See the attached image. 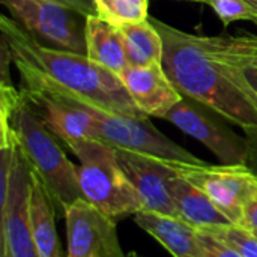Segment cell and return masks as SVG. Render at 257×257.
Wrapping results in <instances>:
<instances>
[{"mask_svg": "<svg viewBox=\"0 0 257 257\" xmlns=\"http://www.w3.org/2000/svg\"><path fill=\"white\" fill-rule=\"evenodd\" d=\"M86 56L114 74L123 71L128 60L119 27L98 15L86 17Z\"/></svg>", "mask_w": 257, "mask_h": 257, "instance_id": "15", "label": "cell"}, {"mask_svg": "<svg viewBox=\"0 0 257 257\" xmlns=\"http://www.w3.org/2000/svg\"><path fill=\"white\" fill-rule=\"evenodd\" d=\"M117 75L136 107L146 116L163 119L184 98L167 77L163 65H128Z\"/></svg>", "mask_w": 257, "mask_h": 257, "instance_id": "11", "label": "cell"}, {"mask_svg": "<svg viewBox=\"0 0 257 257\" xmlns=\"http://www.w3.org/2000/svg\"><path fill=\"white\" fill-rule=\"evenodd\" d=\"M215 114L211 108L184 96L163 119L205 145L221 164L247 166L253 155L251 142L233 133Z\"/></svg>", "mask_w": 257, "mask_h": 257, "instance_id": "8", "label": "cell"}, {"mask_svg": "<svg viewBox=\"0 0 257 257\" xmlns=\"http://www.w3.org/2000/svg\"><path fill=\"white\" fill-rule=\"evenodd\" d=\"M134 220L173 257H205L197 229L181 218L140 211L134 215Z\"/></svg>", "mask_w": 257, "mask_h": 257, "instance_id": "12", "label": "cell"}, {"mask_svg": "<svg viewBox=\"0 0 257 257\" xmlns=\"http://www.w3.org/2000/svg\"><path fill=\"white\" fill-rule=\"evenodd\" d=\"M66 257H128L122 251L116 220L84 199L63 211Z\"/></svg>", "mask_w": 257, "mask_h": 257, "instance_id": "9", "label": "cell"}, {"mask_svg": "<svg viewBox=\"0 0 257 257\" xmlns=\"http://www.w3.org/2000/svg\"><path fill=\"white\" fill-rule=\"evenodd\" d=\"M197 235L205 257H242L239 251H236L233 247L227 245L226 242L220 241L208 230L197 229Z\"/></svg>", "mask_w": 257, "mask_h": 257, "instance_id": "22", "label": "cell"}, {"mask_svg": "<svg viewBox=\"0 0 257 257\" xmlns=\"http://www.w3.org/2000/svg\"><path fill=\"white\" fill-rule=\"evenodd\" d=\"M176 172L200 188L233 223L241 224L247 203L257 193V173L248 166H209L175 163Z\"/></svg>", "mask_w": 257, "mask_h": 257, "instance_id": "7", "label": "cell"}, {"mask_svg": "<svg viewBox=\"0 0 257 257\" xmlns=\"http://www.w3.org/2000/svg\"><path fill=\"white\" fill-rule=\"evenodd\" d=\"M96 15L119 27L148 20L149 0H93Z\"/></svg>", "mask_w": 257, "mask_h": 257, "instance_id": "18", "label": "cell"}, {"mask_svg": "<svg viewBox=\"0 0 257 257\" xmlns=\"http://www.w3.org/2000/svg\"><path fill=\"white\" fill-rule=\"evenodd\" d=\"M0 117L12 125L35 173L48 190L57 211L81 200L77 166L62 149L59 139L26 101L21 90L0 83Z\"/></svg>", "mask_w": 257, "mask_h": 257, "instance_id": "3", "label": "cell"}, {"mask_svg": "<svg viewBox=\"0 0 257 257\" xmlns=\"http://www.w3.org/2000/svg\"><path fill=\"white\" fill-rule=\"evenodd\" d=\"M50 2H56V3L68 8V9H72V11L84 15V17L96 15L93 0H50Z\"/></svg>", "mask_w": 257, "mask_h": 257, "instance_id": "23", "label": "cell"}, {"mask_svg": "<svg viewBox=\"0 0 257 257\" xmlns=\"http://www.w3.org/2000/svg\"><path fill=\"white\" fill-rule=\"evenodd\" d=\"M211 48V47H209ZM212 51V50H211ZM218 57V56H217ZM229 75L232 77V80L254 101L257 104V68L256 66H248V65H239V63H235V62H230V60H226V59H221L218 57Z\"/></svg>", "mask_w": 257, "mask_h": 257, "instance_id": "21", "label": "cell"}, {"mask_svg": "<svg viewBox=\"0 0 257 257\" xmlns=\"http://www.w3.org/2000/svg\"><path fill=\"white\" fill-rule=\"evenodd\" d=\"M203 3H208L215 11L224 26L239 20L257 24V9L248 0H205Z\"/></svg>", "mask_w": 257, "mask_h": 257, "instance_id": "20", "label": "cell"}, {"mask_svg": "<svg viewBox=\"0 0 257 257\" xmlns=\"http://www.w3.org/2000/svg\"><path fill=\"white\" fill-rule=\"evenodd\" d=\"M78 158V185L86 202L113 220L143 211L142 199L122 170L114 148L101 140H83L69 148Z\"/></svg>", "mask_w": 257, "mask_h": 257, "instance_id": "4", "label": "cell"}, {"mask_svg": "<svg viewBox=\"0 0 257 257\" xmlns=\"http://www.w3.org/2000/svg\"><path fill=\"white\" fill-rule=\"evenodd\" d=\"M131 254V257H139V254L137 253H130Z\"/></svg>", "mask_w": 257, "mask_h": 257, "instance_id": "26", "label": "cell"}, {"mask_svg": "<svg viewBox=\"0 0 257 257\" xmlns=\"http://www.w3.org/2000/svg\"><path fill=\"white\" fill-rule=\"evenodd\" d=\"M172 193L179 218L194 229H212L233 224L200 188L182 178L176 169L172 179Z\"/></svg>", "mask_w": 257, "mask_h": 257, "instance_id": "14", "label": "cell"}, {"mask_svg": "<svg viewBox=\"0 0 257 257\" xmlns=\"http://www.w3.org/2000/svg\"><path fill=\"white\" fill-rule=\"evenodd\" d=\"M203 230H208L220 241L233 247L242 257H257V235L241 224H229Z\"/></svg>", "mask_w": 257, "mask_h": 257, "instance_id": "19", "label": "cell"}, {"mask_svg": "<svg viewBox=\"0 0 257 257\" xmlns=\"http://www.w3.org/2000/svg\"><path fill=\"white\" fill-rule=\"evenodd\" d=\"M11 17L41 44L86 54V17L50 0H2Z\"/></svg>", "mask_w": 257, "mask_h": 257, "instance_id": "6", "label": "cell"}, {"mask_svg": "<svg viewBox=\"0 0 257 257\" xmlns=\"http://www.w3.org/2000/svg\"><path fill=\"white\" fill-rule=\"evenodd\" d=\"M151 21L163 38V68L182 96L211 108L257 140V104L232 80L206 36Z\"/></svg>", "mask_w": 257, "mask_h": 257, "instance_id": "1", "label": "cell"}, {"mask_svg": "<svg viewBox=\"0 0 257 257\" xmlns=\"http://www.w3.org/2000/svg\"><path fill=\"white\" fill-rule=\"evenodd\" d=\"M241 226H244L245 229L257 233V193L254 194V197L247 203V206L244 209Z\"/></svg>", "mask_w": 257, "mask_h": 257, "instance_id": "24", "label": "cell"}, {"mask_svg": "<svg viewBox=\"0 0 257 257\" xmlns=\"http://www.w3.org/2000/svg\"><path fill=\"white\" fill-rule=\"evenodd\" d=\"M253 233H254V232H253ZM256 235H257V233H256Z\"/></svg>", "mask_w": 257, "mask_h": 257, "instance_id": "29", "label": "cell"}, {"mask_svg": "<svg viewBox=\"0 0 257 257\" xmlns=\"http://www.w3.org/2000/svg\"><path fill=\"white\" fill-rule=\"evenodd\" d=\"M20 77L32 78L39 83H44L54 90L60 92L62 95L72 99L75 104H78L83 110H86L95 123L98 139L108 146L114 149H125L149 157H155L166 161H175V163H187V164H205L203 160L197 158L173 140H170L167 136L160 133L149 120L148 117H134L126 114H116L105 111L86 99L72 95L45 80H41L32 74L20 72Z\"/></svg>", "mask_w": 257, "mask_h": 257, "instance_id": "5", "label": "cell"}, {"mask_svg": "<svg viewBox=\"0 0 257 257\" xmlns=\"http://www.w3.org/2000/svg\"><path fill=\"white\" fill-rule=\"evenodd\" d=\"M206 39L215 56L257 68V38L254 36H206Z\"/></svg>", "mask_w": 257, "mask_h": 257, "instance_id": "17", "label": "cell"}, {"mask_svg": "<svg viewBox=\"0 0 257 257\" xmlns=\"http://www.w3.org/2000/svg\"><path fill=\"white\" fill-rule=\"evenodd\" d=\"M187 2H205V0H187Z\"/></svg>", "mask_w": 257, "mask_h": 257, "instance_id": "27", "label": "cell"}, {"mask_svg": "<svg viewBox=\"0 0 257 257\" xmlns=\"http://www.w3.org/2000/svg\"><path fill=\"white\" fill-rule=\"evenodd\" d=\"M128 257H131V254H128Z\"/></svg>", "mask_w": 257, "mask_h": 257, "instance_id": "28", "label": "cell"}, {"mask_svg": "<svg viewBox=\"0 0 257 257\" xmlns=\"http://www.w3.org/2000/svg\"><path fill=\"white\" fill-rule=\"evenodd\" d=\"M0 30L18 72L45 80L105 111L148 117L136 107L119 75L86 54L47 47L8 15L0 17Z\"/></svg>", "mask_w": 257, "mask_h": 257, "instance_id": "2", "label": "cell"}, {"mask_svg": "<svg viewBox=\"0 0 257 257\" xmlns=\"http://www.w3.org/2000/svg\"><path fill=\"white\" fill-rule=\"evenodd\" d=\"M114 151L122 170L142 199L143 211L179 218L172 193V179L175 176L172 161L125 149Z\"/></svg>", "mask_w": 257, "mask_h": 257, "instance_id": "10", "label": "cell"}, {"mask_svg": "<svg viewBox=\"0 0 257 257\" xmlns=\"http://www.w3.org/2000/svg\"><path fill=\"white\" fill-rule=\"evenodd\" d=\"M248 2H250V3H251V5H253V6L257 9V0H248Z\"/></svg>", "mask_w": 257, "mask_h": 257, "instance_id": "25", "label": "cell"}, {"mask_svg": "<svg viewBox=\"0 0 257 257\" xmlns=\"http://www.w3.org/2000/svg\"><path fill=\"white\" fill-rule=\"evenodd\" d=\"M56 206L44 182L32 169L30 182V227L39 257H65L56 230Z\"/></svg>", "mask_w": 257, "mask_h": 257, "instance_id": "13", "label": "cell"}, {"mask_svg": "<svg viewBox=\"0 0 257 257\" xmlns=\"http://www.w3.org/2000/svg\"><path fill=\"white\" fill-rule=\"evenodd\" d=\"M119 32L125 45L128 65H163V38L149 18L140 23L122 24L119 26Z\"/></svg>", "mask_w": 257, "mask_h": 257, "instance_id": "16", "label": "cell"}]
</instances>
